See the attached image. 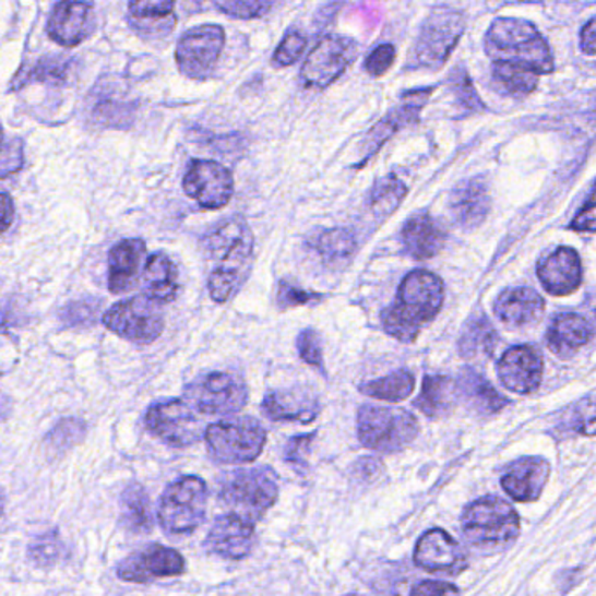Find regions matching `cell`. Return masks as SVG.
<instances>
[{
	"mask_svg": "<svg viewBox=\"0 0 596 596\" xmlns=\"http://www.w3.org/2000/svg\"><path fill=\"white\" fill-rule=\"evenodd\" d=\"M253 248V233L239 218L218 225L204 238L207 290L215 302H229L247 283L255 260Z\"/></svg>",
	"mask_w": 596,
	"mask_h": 596,
	"instance_id": "6da1fadb",
	"label": "cell"
},
{
	"mask_svg": "<svg viewBox=\"0 0 596 596\" xmlns=\"http://www.w3.org/2000/svg\"><path fill=\"white\" fill-rule=\"evenodd\" d=\"M443 283L437 274L414 271L403 279L396 302L382 312L385 333L396 341L414 342L424 324L437 318L443 306Z\"/></svg>",
	"mask_w": 596,
	"mask_h": 596,
	"instance_id": "7a4b0ae2",
	"label": "cell"
},
{
	"mask_svg": "<svg viewBox=\"0 0 596 596\" xmlns=\"http://www.w3.org/2000/svg\"><path fill=\"white\" fill-rule=\"evenodd\" d=\"M485 51L493 61L523 67L539 75L555 70L553 55L534 23L523 17H496L485 35Z\"/></svg>",
	"mask_w": 596,
	"mask_h": 596,
	"instance_id": "3957f363",
	"label": "cell"
},
{
	"mask_svg": "<svg viewBox=\"0 0 596 596\" xmlns=\"http://www.w3.org/2000/svg\"><path fill=\"white\" fill-rule=\"evenodd\" d=\"M276 475L267 467L238 469L220 484V502L229 513L248 522H259L277 501Z\"/></svg>",
	"mask_w": 596,
	"mask_h": 596,
	"instance_id": "277c9868",
	"label": "cell"
},
{
	"mask_svg": "<svg viewBox=\"0 0 596 596\" xmlns=\"http://www.w3.org/2000/svg\"><path fill=\"white\" fill-rule=\"evenodd\" d=\"M464 536L480 548H502L518 539L520 518L510 502L501 497H481L464 510Z\"/></svg>",
	"mask_w": 596,
	"mask_h": 596,
	"instance_id": "5b68a950",
	"label": "cell"
},
{
	"mask_svg": "<svg viewBox=\"0 0 596 596\" xmlns=\"http://www.w3.org/2000/svg\"><path fill=\"white\" fill-rule=\"evenodd\" d=\"M419 432V422L403 408L363 406L358 414V437L367 449L384 454L400 452Z\"/></svg>",
	"mask_w": 596,
	"mask_h": 596,
	"instance_id": "8992f818",
	"label": "cell"
},
{
	"mask_svg": "<svg viewBox=\"0 0 596 596\" xmlns=\"http://www.w3.org/2000/svg\"><path fill=\"white\" fill-rule=\"evenodd\" d=\"M207 487L199 476H183L169 485L159 502V523L169 536L192 534L204 522Z\"/></svg>",
	"mask_w": 596,
	"mask_h": 596,
	"instance_id": "52a82bcc",
	"label": "cell"
},
{
	"mask_svg": "<svg viewBox=\"0 0 596 596\" xmlns=\"http://www.w3.org/2000/svg\"><path fill=\"white\" fill-rule=\"evenodd\" d=\"M207 452L222 464L253 463L264 450L267 432L250 417L220 420L204 432Z\"/></svg>",
	"mask_w": 596,
	"mask_h": 596,
	"instance_id": "ba28073f",
	"label": "cell"
},
{
	"mask_svg": "<svg viewBox=\"0 0 596 596\" xmlns=\"http://www.w3.org/2000/svg\"><path fill=\"white\" fill-rule=\"evenodd\" d=\"M466 32V17L455 9L438 8L424 20L414 46V67L437 70L445 65Z\"/></svg>",
	"mask_w": 596,
	"mask_h": 596,
	"instance_id": "9c48e42d",
	"label": "cell"
},
{
	"mask_svg": "<svg viewBox=\"0 0 596 596\" xmlns=\"http://www.w3.org/2000/svg\"><path fill=\"white\" fill-rule=\"evenodd\" d=\"M104 324L126 341L151 344L165 330V318L159 303L148 297H133L110 307L104 314Z\"/></svg>",
	"mask_w": 596,
	"mask_h": 596,
	"instance_id": "30bf717a",
	"label": "cell"
},
{
	"mask_svg": "<svg viewBox=\"0 0 596 596\" xmlns=\"http://www.w3.org/2000/svg\"><path fill=\"white\" fill-rule=\"evenodd\" d=\"M358 58V44L342 35H326L315 44L303 63L300 79L307 87L332 86Z\"/></svg>",
	"mask_w": 596,
	"mask_h": 596,
	"instance_id": "8fae6325",
	"label": "cell"
},
{
	"mask_svg": "<svg viewBox=\"0 0 596 596\" xmlns=\"http://www.w3.org/2000/svg\"><path fill=\"white\" fill-rule=\"evenodd\" d=\"M225 46V31L218 25H199L187 31L177 44V65L186 78H212Z\"/></svg>",
	"mask_w": 596,
	"mask_h": 596,
	"instance_id": "7c38bea8",
	"label": "cell"
},
{
	"mask_svg": "<svg viewBox=\"0 0 596 596\" xmlns=\"http://www.w3.org/2000/svg\"><path fill=\"white\" fill-rule=\"evenodd\" d=\"M187 403L207 415L236 414L248 402L247 384L233 373L213 372L186 388Z\"/></svg>",
	"mask_w": 596,
	"mask_h": 596,
	"instance_id": "4fadbf2b",
	"label": "cell"
},
{
	"mask_svg": "<svg viewBox=\"0 0 596 596\" xmlns=\"http://www.w3.org/2000/svg\"><path fill=\"white\" fill-rule=\"evenodd\" d=\"M145 426L154 437L165 441L166 445L177 449L194 445L203 437V422L194 408L182 400L151 406L145 417Z\"/></svg>",
	"mask_w": 596,
	"mask_h": 596,
	"instance_id": "5bb4252c",
	"label": "cell"
},
{
	"mask_svg": "<svg viewBox=\"0 0 596 596\" xmlns=\"http://www.w3.org/2000/svg\"><path fill=\"white\" fill-rule=\"evenodd\" d=\"M183 191L206 210H218L233 199V175L216 160L195 159L187 169Z\"/></svg>",
	"mask_w": 596,
	"mask_h": 596,
	"instance_id": "9a60e30c",
	"label": "cell"
},
{
	"mask_svg": "<svg viewBox=\"0 0 596 596\" xmlns=\"http://www.w3.org/2000/svg\"><path fill=\"white\" fill-rule=\"evenodd\" d=\"M186 572V560L177 549L152 545L122 560L117 565L119 580L128 583H151V581L174 577Z\"/></svg>",
	"mask_w": 596,
	"mask_h": 596,
	"instance_id": "2e32d148",
	"label": "cell"
},
{
	"mask_svg": "<svg viewBox=\"0 0 596 596\" xmlns=\"http://www.w3.org/2000/svg\"><path fill=\"white\" fill-rule=\"evenodd\" d=\"M415 565L424 571L458 574L467 567L466 553L454 537L443 528H432L415 546Z\"/></svg>",
	"mask_w": 596,
	"mask_h": 596,
	"instance_id": "e0dca14e",
	"label": "cell"
},
{
	"mask_svg": "<svg viewBox=\"0 0 596 596\" xmlns=\"http://www.w3.org/2000/svg\"><path fill=\"white\" fill-rule=\"evenodd\" d=\"M432 92H434V87H420V90L405 93L402 96V105L394 108L393 112L388 114L382 121L377 122L372 131L368 133L367 142H365L363 159L358 166H363L367 160H370V157L377 154L379 148L394 133H397L405 126L412 124V122L419 121L420 110L428 104Z\"/></svg>",
	"mask_w": 596,
	"mask_h": 596,
	"instance_id": "ac0fdd59",
	"label": "cell"
},
{
	"mask_svg": "<svg viewBox=\"0 0 596 596\" xmlns=\"http://www.w3.org/2000/svg\"><path fill=\"white\" fill-rule=\"evenodd\" d=\"M253 545H255L253 523L233 513L224 514L215 520L204 543L210 553L229 558V560L247 558Z\"/></svg>",
	"mask_w": 596,
	"mask_h": 596,
	"instance_id": "d6986e66",
	"label": "cell"
},
{
	"mask_svg": "<svg viewBox=\"0 0 596 596\" xmlns=\"http://www.w3.org/2000/svg\"><path fill=\"white\" fill-rule=\"evenodd\" d=\"M497 373L508 390L531 394L539 390L543 381V359L532 347H511L499 361Z\"/></svg>",
	"mask_w": 596,
	"mask_h": 596,
	"instance_id": "ffe728a7",
	"label": "cell"
},
{
	"mask_svg": "<svg viewBox=\"0 0 596 596\" xmlns=\"http://www.w3.org/2000/svg\"><path fill=\"white\" fill-rule=\"evenodd\" d=\"M95 28L93 8L79 0H63L57 4L49 17L48 32L51 39L65 48L83 43Z\"/></svg>",
	"mask_w": 596,
	"mask_h": 596,
	"instance_id": "44dd1931",
	"label": "cell"
},
{
	"mask_svg": "<svg viewBox=\"0 0 596 596\" xmlns=\"http://www.w3.org/2000/svg\"><path fill=\"white\" fill-rule=\"evenodd\" d=\"M145 242L142 239H124L117 242L108 257V290L124 294L136 286L145 269Z\"/></svg>",
	"mask_w": 596,
	"mask_h": 596,
	"instance_id": "7402d4cb",
	"label": "cell"
},
{
	"mask_svg": "<svg viewBox=\"0 0 596 596\" xmlns=\"http://www.w3.org/2000/svg\"><path fill=\"white\" fill-rule=\"evenodd\" d=\"M540 283L548 294L565 297L574 294L583 282V267L577 251L572 248H558L539 264Z\"/></svg>",
	"mask_w": 596,
	"mask_h": 596,
	"instance_id": "603a6c76",
	"label": "cell"
},
{
	"mask_svg": "<svg viewBox=\"0 0 596 596\" xmlns=\"http://www.w3.org/2000/svg\"><path fill=\"white\" fill-rule=\"evenodd\" d=\"M548 461L543 457H523L511 464L502 476V489L518 502H534L539 499L549 480Z\"/></svg>",
	"mask_w": 596,
	"mask_h": 596,
	"instance_id": "cb8c5ba5",
	"label": "cell"
},
{
	"mask_svg": "<svg viewBox=\"0 0 596 596\" xmlns=\"http://www.w3.org/2000/svg\"><path fill=\"white\" fill-rule=\"evenodd\" d=\"M262 412L276 422H312L320 415V403L302 390L273 391L264 397Z\"/></svg>",
	"mask_w": 596,
	"mask_h": 596,
	"instance_id": "d4e9b609",
	"label": "cell"
},
{
	"mask_svg": "<svg viewBox=\"0 0 596 596\" xmlns=\"http://www.w3.org/2000/svg\"><path fill=\"white\" fill-rule=\"evenodd\" d=\"M493 311L508 326H527L539 321L545 312V300L532 288H510L499 295Z\"/></svg>",
	"mask_w": 596,
	"mask_h": 596,
	"instance_id": "484cf974",
	"label": "cell"
},
{
	"mask_svg": "<svg viewBox=\"0 0 596 596\" xmlns=\"http://www.w3.org/2000/svg\"><path fill=\"white\" fill-rule=\"evenodd\" d=\"M403 245L415 260H428L440 253L445 245V233L428 213H419L406 222L402 233Z\"/></svg>",
	"mask_w": 596,
	"mask_h": 596,
	"instance_id": "4316f807",
	"label": "cell"
},
{
	"mask_svg": "<svg viewBox=\"0 0 596 596\" xmlns=\"http://www.w3.org/2000/svg\"><path fill=\"white\" fill-rule=\"evenodd\" d=\"M450 206L455 220L463 225L464 229L478 227L490 210L489 189L481 178L467 180L455 189Z\"/></svg>",
	"mask_w": 596,
	"mask_h": 596,
	"instance_id": "83f0119b",
	"label": "cell"
},
{
	"mask_svg": "<svg viewBox=\"0 0 596 596\" xmlns=\"http://www.w3.org/2000/svg\"><path fill=\"white\" fill-rule=\"evenodd\" d=\"M145 297L157 303H168L178 294V271L165 253L148 257L142 274Z\"/></svg>",
	"mask_w": 596,
	"mask_h": 596,
	"instance_id": "f1b7e54d",
	"label": "cell"
},
{
	"mask_svg": "<svg viewBox=\"0 0 596 596\" xmlns=\"http://www.w3.org/2000/svg\"><path fill=\"white\" fill-rule=\"evenodd\" d=\"M130 16L134 28L143 26L142 35H163L174 31L175 0H130Z\"/></svg>",
	"mask_w": 596,
	"mask_h": 596,
	"instance_id": "f546056e",
	"label": "cell"
},
{
	"mask_svg": "<svg viewBox=\"0 0 596 596\" xmlns=\"http://www.w3.org/2000/svg\"><path fill=\"white\" fill-rule=\"evenodd\" d=\"M593 330L580 314H560L548 332V347L555 355L569 356L588 344Z\"/></svg>",
	"mask_w": 596,
	"mask_h": 596,
	"instance_id": "4dcf8cb0",
	"label": "cell"
},
{
	"mask_svg": "<svg viewBox=\"0 0 596 596\" xmlns=\"http://www.w3.org/2000/svg\"><path fill=\"white\" fill-rule=\"evenodd\" d=\"M457 396V382L449 377L429 376L424 379L415 406L428 417H441L454 408Z\"/></svg>",
	"mask_w": 596,
	"mask_h": 596,
	"instance_id": "1f68e13d",
	"label": "cell"
},
{
	"mask_svg": "<svg viewBox=\"0 0 596 596\" xmlns=\"http://www.w3.org/2000/svg\"><path fill=\"white\" fill-rule=\"evenodd\" d=\"M457 390L458 396L466 397V402L481 414H496L505 405L504 397L493 390L489 381L469 368L458 377Z\"/></svg>",
	"mask_w": 596,
	"mask_h": 596,
	"instance_id": "d6a6232c",
	"label": "cell"
},
{
	"mask_svg": "<svg viewBox=\"0 0 596 596\" xmlns=\"http://www.w3.org/2000/svg\"><path fill=\"white\" fill-rule=\"evenodd\" d=\"M497 346V333L492 324L484 315H475L467 321L461 341H458V350L466 359L489 358L492 356Z\"/></svg>",
	"mask_w": 596,
	"mask_h": 596,
	"instance_id": "836d02e7",
	"label": "cell"
},
{
	"mask_svg": "<svg viewBox=\"0 0 596 596\" xmlns=\"http://www.w3.org/2000/svg\"><path fill=\"white\" fill-rule=\"evenodd\" d=\"M121 518L128 531L145 534L151 531V501L142 485L133 484L122 492Z\"/></svg>",
	"mask_w": 596,
	"mask_h": 596,
	"instance_id": "e575fe53",
	"label": "cell"
},
{
	"mask_svg": "<svg viewBox=\"0 0 596 596\" xmlns=\"http://www.w3.org/2000/svg\"><path fill=\"white\" fill-rule=\"evenodd\" d=\"M415 379L410 372L400 370L390 376L377 379V381L365 382L359 385V391L367 396L384 400V402H405L406 397L414 393Z\"/></svg>",
	"mask_w": 596,
	"mask_h": 596,
	"instance_id": "d590c367",
	"label": "cell"
},
{
	"mask_svg": "<svg viewBox=\"0 0 596 596\" xmlns=\"http://www.w3.org/2000/svg\"><path fill=\"white\" fill-rule=\"evenodd\" d=\"M492 78L502 92L514 96H525L536 92L540 75L523 67L493 61Z\"/></svg>",
	"mask_w": 596,
	"mask_h": 596,
	"instance_id": "8d00e7d4",
	"label": "cell"
},
{
	"mask_svg": "<svg viewBox=\"0 0 596 596\" xmlns=\"http://www.w3.org/2000/svg\"><path fill=\"white\" fill-rule=\"evenodd\" d=\"M315 251L329 265L344 264L355 257V236L346 229L326 230L315 241Z\"/></svg>",
	"mask_w": 596,
	"mask_h": 596,
	"instance_id": "74e56055",
	"label": "cell"
},
{
	"mask_svg": "<svg viewBox=\"0 0 596 596\" xmlns=\"http://www.w3.org/2000/svg\"><path fill=\"white\" fill-rule=\"evenodd\" d=\"M406 194H408V187L400 178L394 175L382 178L373 186L372 194H370V207L373 215L390 216L391 213L396 212Z\"/></svg>",
	"mask_w": 596,
	"mask_h": 596,
	"instance_id": "f35d334b",
	"label": "cell"
},
{
	"mask_svg": "<svg viewBox=\"0 0 596 596\" xmlns=\"http://www.w3.org/2000/svg\"><path fill=\"white\" fill-rule=\"evenodd\" d=\"M449 86L452 93H454L455 98H457L458 104L463 105L466 110H469V112L485 110L484 102H481L480 96L476 93L475 84H473L472 78H469L467 70H464L463 67H457L450 74Z\"/></svg>",
	"mask_w": 596,
	"mask_h": 596,
	"instance_id": "ab89813d",
	"label": "cell"
},
{
	"mask_svg": "<svg viewBox=\"0 0 596 596\" xmlns=\"http://www.w3.org/2000/svg\"><path fill=\"white\" fill-rule=\"evenodd\" d=\"M273 0H216V5L227 16L238 20H255L265 16L273 9Z\"/></svg>",
	"mask_w": 596,
	"mask_h": 596,
	"instance_id": "60d3db41",
	"label": "cell"
},
{
	"mask_svg": "<svg viewBox=\"0 0 596 596\" xmlns=\"http://www.w3.org/2000/svg\"><path fill=\"white\" fill-rule=\"evenodd\" d=\"M569 428L584 437H596V396L586 397L569 408Z\"/></svg>",
	"mask_w": 596,
	"mask_h": 596,
	"instance_id": "b9f144b4",
	"label": "cell"
},
{
	"mask_svg": "<svg viewBox=\"0 0 596 596\" xmlns=\"http://www.w3.org/2000/svg\"><path fill=\"white\" fill-rule=\"evenodd\" d=\"M63 553V545L58 537V532H49L46 536L35 540L28 549V557L37 567H52Z\"/></svg>",
	"mask_w": 596,
	"mask_h": 596,
	"instance_id": "7bdbcfd3",
	"label": "cell"
},
{
	"mask_svg": "<svg viewBox=\"0 0 596 596\" xmlns=\"http://www.w3.org/2000/svg\"><path fill=\"white\" fill-rule=\"evenodd\" d=\"M307 37L303 32L290 31L283 37L282 44L277 46L274 52V65L290 67L297 63L298 58L306 51Z\"/></svg>",
	"mask_w": 596,
	"mask_h": 596,
	"instance_id": "ee69618b",
	"label": "cell"
},
{
	"mask_svg": "<svg viewBox=\"0 0 596 596\" xmlns=\"http://www.w3.org/2000/svg\"><path fill=\"white\" fill-rule=\"evenodd\" d=\"M297 349L298 355L307 365H311L315 370L324 373L323 349H321L320 337L314 330L306 329L298 335Z\"/></svg>",
	"mask_w": 596,
	"mask_h": 596,
	"instance_id": "f6af8a7d",
	"label": "cell"
},
{
	"mask_svg": "<svg viewBox=\"0 0 596 596\" xmlns=\"http://www.w3.org/2000/svg\"><path fill=\"white\" fill-rule=\"evenodd\" d=\"M394 61H396V48H394L393 44H381L368 55L367 60H365V70L372 78H382V75L390 72Z\"/></svg>",
	"mask_w": 596,
	"mask_h": 596,
	"instance_id": "bcb514c9",
	"label": "cell"
},
{
	"mask_svg": "<svg viewBox=\"0 0 596 596\" xmlns=\"http://www.w3.org/2000/svg\"><path fill=\"white\" fill-rule=\"evenodd\" d=\"M320 298L321 295L311 294V291H306L303 288H298V286L288 282L279 283V288H277V306H279V309L306 306V303L314 302Z\"/></svg>",
	"mask_w": 596,
	"mask_h": 596,
	"instance_id": "7dc6e473",
	"label": "cell"
},
{
	"mask_svg": "<svg viewBox=\"0 0 596 596\" xmlns=\"http://www.w3.org/2000/svg\"><path fill=\"white\" fill-rule=\"evenodd\" d=\"M312 440H314V434L291 438L285 450L286 463H290L295 467L306 466V455L309 454Z\"/></svg>",
	"mask_w": 596,
	"mask_h": 596,
	"instance_id": "c3c4849f",
	"label": "cell"
},
{
	"mask_svg": "<svg viewBox=\"0 0 596 596\" xmlns=\"http://www.w3.org/2000/svg\"><path fill=\"white\" fill-rule=\"evenodd\" d=\"M20 165H22L20 142H16L14 147L13 143L5 145L4 134H2V128H0V175L11 174L14 169L20 168Z\"/></svg>",
	"mask_w": 596,
	"mask_h": 596,
	"instance_id": "681fc988",
	"label": "cell"
},
{
	"mask_svg": "<svg viewBox=\"0 0 596 596\" xmlns=\"http://www.w3.org/2000/svg\"><path fill=\"white\" fill-rule=\"evenodd\" d=\"M571 229L584 230V233H596V186L593 189V194L589 195L586 206L577 213L572 220Z\"/></svg>",
	"mask_w": 596,
	"mask_h": 596,
	"instance_id": "f907efd6",
	"label": "cell"
},
{
	"mask_svg": "<svg viewBox=\"0 0 596 596\" xmlns=\"http://www.w3.org/2000/svg\"><path fill=\"white\" fill-rule=\"evenodd\" d=\"M67 67L58 60H44L35 67L34 74L31 78L39 81H51V83H61L65 81Z\"/></svg>",
	"mask_w": 596,
	"mask_h": 596,
	"instance_id": "816d5d0a",
	"label": "cell"
},
{
	"mask_svg": "<svg viewBox=\"0 0 596 596\" xmlns=\"http://www.w3.org/2000/svg\"><path fill=\"white\" fill-rule=\"evenodd\" d=\"M458 589L454 584L441 583V581H422L412 589L410 596H450L457 595Z\"/></svg>",
	"mask_w": 596,
	"mask_h": 596,
	"instance_id": "f5cc1de1",
	"label": "cell"
},
{
	"mask_svg": "<svg viewBox=\"0 0 596 596\" xmlns=\"http://www.w3.org/2000/svg\"><path fill=\"white\" fill-rule=\"evenodd\" d=\"M581 51L584 55H596V16L592 17L581 31Z\"/></svg>",
	"mask_w": 596,
	"mask_h": 596,
	"instance_id": "db71d44e",
	"label": "cell"
},
{
	"mask_svg": "<svg viewBox=\"0 0 596 596\" xmlns=\"http://www.w3.org/2000/svg\"><path fill=\"white\" fill-rule=\"evenodd\" d=\"M14 220V204L13 199L9 198L4 192H0V234L13 225Z\"/></svg>",
	"mask_w": 596,
	"mask_h": 596,
	"instance_id": "11a10c76",
	"label": "cell"
},
{
	"mask_svg": "<svg viewBox=\"0 0 596 596\" xmlns=\"http://www.w3.org/2000/svg\"><path fill=\"white\" fill-rule=\"evenodd\" d=\"M4 513V497H2V492H0V514Z\"/></svg>",
	"mask_w": 596,
	"mask_h": 596,
	"instance_id": "9f6ffc18",
	"label": "cell"
},
{
	"mask_svg": "<svg viewBox=\"0 0 596 596\" xmlns=\"http://www.w3.org/2000/svg\"><path fill=\"white\" fill-rule=\"evenodd\" d=\"M347 596H359V595H347Z\"/></svg>",
	"mask_w": 596,
	"mask_h": 596,
	"instance_id": "6f0895ef",
	"label": "cell"
}]
</instances>
